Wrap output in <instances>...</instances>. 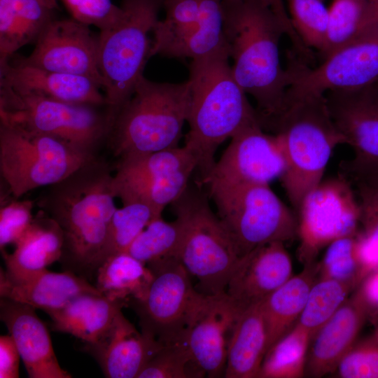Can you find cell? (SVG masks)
Returning <instances> with one entry per match:
<instances>
[{
  "label": "cell",
  "mask_w": 378,
  "mask_h": 378,
  "mask_svg": "<svg viewBox=\"0 0 378 378\" xmlns=\"http://www.w3.org/2000/svg\"><path fill=\"white\" fill-rule=\"evenodd\" d=\"M224 35L233 76L256 102L259 122L281 108L289 85L279 44L288 34L301 52L306 47L293 29L282 3L269 0L223 1Z\"/></svg>",
  "instance_id": "1"
},
{
  "label": "cell",
  "mask_w": 378,
  "mask_h": 378,
  "mask_svg": "<svg viewBox=\"0 0 378 378\" xmlns=\"http://www.w3.org/2000/svg\"><path fill=\"white\" fill-rule=\"evenodd\" d=\"M113 178L110 165L97 156L48 186L37 201L62 229V267L89 281L102 262L117 209Z\"/></svg>",
  "instance_id": "2"
},
{
  "label": "cell",
  "mask_w": 378,
  "mask_h": 378,
  "mask_svg": "<svg viewBox=\"0 0 378 378\" xmlns=\"http://www.w3.org/2000/svg\"><path fill=\"white\" fill-rule=\"evenodd\" d=\"M190 104L185 146L198 160L201 184L214 167L218 146L258 122L255 108L235 80L227 45L195 59L189 66Z\"/></svg>",
  "instance_id": "3"
},
{
  "label": "cell",
  "mask_w": 378,
  "mask_h": 378,
  "mask_svg": "<svg viewBox=\"0 0 378 378\" xmlns=\"http://www.w3.org/2000/svg\"><path fill=\"white\" fill-rule=\"evenodd\" d=\"M279 139L286 162L280 178L297 211L304 197L323 179L334 149L345 144L324 95L285 99L281 109L260 124Z\"/></svg>",
  "instance_id": "4"
},
{
  "label": "cell",
  "mask_w": 378,
  "mask_h": 378,
  "mask_svg": "<svg viewBox=\"0 0 378 378\" xmlns=\"http://www.w3.org/2000/svg\"><path fill=\"white\" fill-rule=\"evenodd\" d=\"M190 104L188 80L160 83L142 76L120 108L108 140L119 158L178 146Z\"/></svg>",
  "instance_id": "5"
},
{
  "label": "cell",
  "mask_w": 378,
  "mask_h": 378,
  "mask_svg": "<svg viewBox=\"0 0 378 378\" xmlns=\"http://www.w3.org/2000/svg\"><path fill=\"white\" fill-rule=\"evenodd\" d=\"M171 206L183 227L179 260L190 276L195 278L197 290L208 295L225 292L240 256L206 196L198 184L188 186Z\"/></svg>",
  "instance_id": "6"
},
{
  "label": "cell",
  "mask_w": 378,
  "mask_h": 378,
  "mask_svg": "<svg viewBox=\"0 0 378 378\" xmlns=\"http://www.w3.org/2000/svg\"><path fill=\"white\" fill-rule=\"evenodd\" d=\"M117 114L107 105L63 102L0 87V121L46 134L97 156Z\"/></svg>",
  "instance_id": "7"
},
{
  "label": "cell",
  "mask_w": 378,
  "mask_h": 378,
  "mask_svg": "<svg viewBox=\"0 0 378 378\" xmlns=\"http://www.w3.org/2000/svg\"><path fill=\"white\" fill-rule=\"evenodd\" d=\"M123 14L98 35V66L106 104L118 114L144 76L150 57L149 33L158 21L163 0H122Z\"/></svg>",
  "instance_id": "8"
},
{
  "label": "cell",
  "mask_w": 378,
  "mask_h": 378,
  "mask_svg": "<svg viewBox=\"0 0 378 378\" xmlns=\"http://www.w3.org/2000/svg\"><path fill=\"white\" fill-rule=\"evenodd\" d=\"M96 157L55 137L0 121V174L13 198L53 185Z\"/></svg>",
  "instance_id": "9"
},
{
  "label": "cell",
  "mask_w": 378,
  "mask_h": 378,
  "mask_svg": "<svg viewBox=\"0 0 378 378\" xmlns=\"http://www.w3.org/2000/svg\"><path fill=\"white\" fill-rule=\"evenodd\" d=\"M209 192L240 258L260 246L297 237V217L270 185L214 188Z\"/></svg>",
  "instance_id": "10"
},
{
  "label": "cell",
  "mask_w": 378,
  "mask_h": 378,
  "mask_svg": "<svg viewBox=\"0 0 378 378\" xmlns=\"http://www.w3.org/2000/svg\"><path fill=\"white\" fill-rule=\"evenodd\" d=\"M148 268L153 278L147 291L141 298L129 302L141 330L163 345L183 342L204 295L193 286L179 260Z\"/></svg>",
  "instance_id": "11"
},
{
  "label": "cell",
  "mask_w": 378,
  "mask_h": 378,
  "mask_svg": "<svg viewBox=\"0 0 378 378\" xmlns=\"http://www.w3.org/2000/svg\"><path fill=\"white\" fill-rule=\"evenodd\" d=\"M297 213L298 255L304 265L332 241L359 232L358 197L341 176L323 179L304 197Z\"/></svg>",
  "instance_id": "12"
},
{
  "label": "cell",
  "mask_w": 378,
  "mask_h": 378,
  "mask_svg": "<svg viewBox=\"0 0 378 378\" xmlns=\"http://www.w3.org/2000/svg\"><path fill=\"white\" fill-rule=\"evenodd\" d=\"M150 57L195 59L226 46L222 0H163Z\"/></svg>",
  "instance_id": "13"
},
{
  "label": "cell",
  "mask_w": 378,
  "mask_h": 378,
  "mask_svg": "<svg viewBox=\"0 0 378 378\" xmlns=\"http://www.w3.org/2000/svg\"><path fill=\"white\" fill-rule=\"evenodd\" d=\"M198 160L185 145L118 159L113 175L115 197L140 202L162 212L182 191L181 172L196 170Z\"/></svg>",
  "instance_id": "14"
},
{
  "label": "cell",
  "mask_w": 378,
  "mask_h": 378,
  "mask_svg": "<svg viewBox=\"0 0 378 378\" xmlns=\"http://www.w3.org/2000/svg\"><path fill=\"white\" fill-rule=\"evenodd\" d=\"M291 59L287 67L289 85L285 99L359 88L378 80V33L362 35L313 69L302 59Z\"/></svg>",
  "instance_id": "15"
},
{
  "label": "cell",
  "mask_w": 378,
  "mask_h": 378,
  "mask_svg": "<svg viewBox=\"0 0 378 378\" xmlns=\"http://www.w3.org/2000/svg\"><path fill=\"white\" fill-rule=\"evenodd\" d=\"M286 162L278 138L259 122L230 138L227 147L202 182L208 188L244 185H270L281 178Z\"/></svg>",
  "instance_id": "16"
},
{
  "label": "cell",
  "mask_w": 378,
  "mask_h": 378,
  "mask_svg": "<svg viewBox=\"0 0 378 378\" xmlns=\"http://www.w3.org/2000/svg\"><path fill=\"white\" fill-rule=\"evenodd\" d=\"M330 116L354 152L347 167L355 180L378 171V80L324 94Z\"/></svg>",
  "instance_id": "17"
},
{
  "label": "cell",
  "mask_w": 378,
  "mask_h": 378,
  "mask_svg": "<svg viewBox=\"0 0 378 378\" xmlns=\"http://www.w3.org/2000/svg\"><path fill=\"white\" fill-rule=\"evenodd\" d=\"M98 36L76 20L53 19L42 31L31 54L13 62L92 79L103 90L98 66Z\"/></svg>",
  "instance_id": "18"
},
{
  "label": "cell",
  "mask_w": 378,
  "mask_h": 378,
  "mask_svg": "<svg viewBox=\"0 0 378 378\" xmlns=\"http://www.w3.org/2000/svg\"><path fill=\"white\" fill-rule=\"evenodd\" d=\"M243 311L225 292L204 295L183 343L205 376L224 375L230 337Z\"/></svg>",
  "instance_id": "19"
},
{
  "label": "cell",
  "mask_w": 378,
  "mask_h": 378,
  "mask_svg": "<svg viewBox=\"0 0 378 378\" xmlns=\"http://www.w3.org/2000/svg\"><path fill=\"white\" fill-rule=\"evenodd\" d=\"M292 276V260L285 243L271 242L239 258L225 293L244 310L262 302Z\"/></svg>",
  "instance_id": "20"
},
{
  "label": "cell",
  "mask_w": 378,
  "mask_h": 378,
  "mask_svg": "<svg viewBox=\"0 0 378 378\" xmlns=\"http://www.w3.org/2000/svg\"><path fill=\"white\" fill-rule=\"evenodd\" d=\"M370 315L369 305L358 286L311 340L305 374L321 377L335 372L341 359L358 340Z\"/></svg>",
  "instance_id": "21"
},
{
  "label": "cell",
  "mask_w": 378,
  "mask_h": 378,
  "mask_svg": "<svg viewBox=\"0 0 378 378\" xmlns=\"http://www.w3.org/2000/svg\"><path fill=\"white\" fill-rule=\"evenodd\" d=\"M162 346L138 331L120 311L100 338L93 343H85L83 349L95 358L106 377L138 378Z\"/></svg>",
  "instance_id": "22"
},
{
  "label": "cell",
  "mask_w": 378,
  "mask_h": 378,
  "mask_svg": "<svg viewBox=\"0 0 378 378\" xmlns=\"http://www.w3.org/2000/svg\"><path fill=\"white\" fill-rule=\"evenodd\" d=\"M27 304L1 298L0 318L13 337L31 378H71L55 354L49 331Z\"/></svg>",
  "instance_id": "23"
},
{
  "label": "cell",
  "mask_w": 378,
  "mask_h": 378,
  "mask_svg": "<svg viewBox=\"0 0 378 378\" xmlns=\"http://www.w3.org/2000/svg\"><path fill=\"white\" fill-rule=\"evenodd\" d=\"M0 87L63 102L106 105L101 85L91 78L10 60L0 64Z\"/></svg>",
  "instance_id": "24"
},
{
  "label": "cell",
  "mask_w": 378,
  "mask_h": 378,
  "mask_svg": "<svg viewBox=\"0 0 378 378\" xmlns=\"http://www.w3.org/2000/svg\"><path fill=\"white\" fill-rule=\"evenodd\" d=\"M100 293L85 278L71 271L54 272L47 269L14 281L1 269L0 296L27 304L46 313L59 309L83 293Z\"/></svg>",
  "instance_id": "25"
},
{
  "label": "cell",
  "mask_w": 378,
  "mask_h": 378,
  "mask_svg": "<svg viewBox=\"0 0 378 378\" xmlns=\"http://www.w3.org/2000/svg\"><path fill=\"white\" fill-rule=\"evenodd\" d=\"M10 253L1 251L5 276L11 280L26 279L59 261L62 252L63 234L57 223L42 209L16 241Z\"/></svg>",
  "instance_id": "26"
},
{
  "label": "cell",
  "mask_w": 378,
  "mask_h": 378,
  "mask_svg": "<svg viewBox=\"0 0 378 378\" xmlns=\"http://www.w3.org/2000/svg\"><path fill=\"white\" fill-rule=\"evenodd\" d=\"M59 8L57 0H0V64L35 43Z\"/></svg>",
  "instance_id": "27"
},
{
  "label": "cell",
  "mask_w": 378,
  "mask_h": 378,
  "mask_svg": "<svg viewBox=\"0 0 378 378\" xmlns=\"http://www.w3.org/2000/svg\"><path fill=\"white\" fill-rule=\"evenodd\" d=\"M126 302L100 293H83L62 307L49 312L52 330L70 334L84 343L98 340Z\"/></svg>",
  "instance_id": "28"
},
{
  "label": "cell",
  "mask_w": 378,
  "mask_h": 378,
  "mask_svg": "<svg viewBox=\"0 0 378 378\" xmlns=\"http://www.w3.org/2000/svg\"><path fill=\"white\" fill-rule=\"evenodd\" d=\"M262 302L244 309L230 337L224 377L258 378L266 353Z\"/></svg>",
  "instance_id": "29"
},
{
  "label": "cell",
  "mask_w": 378,
  "mask_h": 378,
  "mask_svg": "<svg viewBox=\"0 0 378 378\" xmlns=\"http://www.w3.org/2000/svg\"><path fill=\"white\" fill-rule=\"evenodd\" d=\"M317 278V262L306 264L300 273L293 275L262 302L267 332L266 352L297 323Z\"/></svg>",
  "instance_id": "30"
},
{
  "label": "cell",
  "mask_w": 378,
  "mask_h": 378,
  "mask_svg": "<svg viewBox=\"0 0 378 378\" xmlns=\"http://www.w3.org/2000/svg\"><path fill=\"white\" fill-rule=\"evenodd\" d=\"M95 287L104 296L121 300L141 298L153 278L152 271L127 252L108 257L97 269Z\"/></svg>",
  "instance_id": "31"
},
{
  "label": "cell",
  "mask_w": 378,
  "mask_h": 378,
  "mask_svg": "<svg viewBox=\"0 0 378 378\" xmlns=\"http://www.w3.org/2000/svg\"><path fill=\"white\" fill-rule=\"evenodd\" d=\"M183 234L182 225L176 218L169 222L160 216L144 228L127 252L147 267L179 260Z\"/></svg>",
  "instance_id": "32"
},
{
  "label": "cell",
  "mask_w": 378,
  "mask_h": 378,
  "mask_svg": "<svg viewBox=\"0 0 378 378\" xmlns=\"http://www.w3.org/2000/svg\"><path fill=\"white\" fill-rule=\"evenodd\" d=\"M309 333L295 326L266 352L258 378H300L305 374Z\"/></svg>",
  "instance_id": "33"
},
{
  "label": "cell",
  "mask_w": 378,
  "mask_h": 378,
  "mask_svg": "<svg viewBox=\"0 0 378 378\" xmlns=\"http://www.w3.org/2000/svg\"><path fill=\"white\" fill-rule=\"evenodd\" d=\"M356 288L349 283L318 276L297 323L309 333L312 340Z\"/></svg>",
  "instance_id": "34"
},
{
  "label": "cell",
  "mask_w": 378,
  "mask_h": 378,
  "mask_svg": "<svg viewBox=\"0 0 378 378\" xmlns=\"http://www.w3.org/2000/svg\"><path fill=\"white\" fill-rule=\"evenodd\" d=\"M160 216L161 213L140 202L122 204L121 208H117L112 217L101 264L110 255L127 252L144 228Z\"/></svg>",
  "instance_id": "35"
},
{
  "label": "cell",
  "mask_w": 378,
  "mask_h": 378,
  "mask_svg": "<svg viewBox=\"0 0 378 378\" xmlns=\"http://www.w3.org/2000/svg\"><path fill=\"white\" fill-rule=\"evenodd\" d=\"M364 13V0H333L328 8L325 44L319 52L322 61L361 36Z\"/></svg>",
  "instance_id": "36"
},
{
  "label": "cell",
  "mask_w": 378,
  "mask_h": 378,
  "mask_svg": "<svg viewBox=\"0 0 378 378\" xmlns=\"http://www.w3.org/2000/svg\"><path fill=\"white\" fill-rule=\"evenodd\" d=\"M357 234L340 238L326 247L322 260L317 262L318 277L331 278L358 288L368 274L358 256Z\"/></svg>",
  "instance_id": "37"
},
{
  "label": "cell",
  "mask_w": 378,
  "mask_h": 378,
  "mask_svg": "<svg viewBox=\"0 0 378 378\" xmlns=\"http://www.w3.org/2000/svg\"><path fill=\"white\" fill-rule=\"evenodd\" d=\"M293 29L306 48L322 50L328 24V8L323 0H287Z\"/></svg>",
  "instance_id": "38"
},
{
  "label": "cell",
  "mask_w": 378,
  "mask_h": 378,
  "mask_svg": "<svg viewBox=\"0 0 378 378\" xmlns=\"http://www.w3.org/2000/svg\"><path fill=\"white\" fill-rule=\"evenodd\" d=\"M183 342L162 346L148 361L138 378L203 377Z\"/></svg>",
  "instance_id": "39"
},
{
  "label": "cell",
  "mask_w": 378,
  "mask_h": 378,
  "mask_svg": "<svg viewBox=\"0 0 378 378\" xmlns=\"http://www.w3.org/2000/svg\"><path fill=\"white\" fill-rule=\"evenodd\" d=\"M335 371L342 378H378V330L357 340Z\"/></svg>",
  "instance_id": "40"
},
{
  "label": "cell",
  "mask_w": 378,
  "mask_h": 378,
  "mask_svg": "<svg viewBox=\"0 0 378 378\" xmlns=\"http://www.w3.org/2000/svg\"><path fill=\"white\" fill-rule=\"evenodd\" d=\"M72 18L104 32L112 28L123 14L111 0H62Z\"/></svg>",
  "instance_id": "41"
},
{
  "label": "cell",
  "mask_w": 378,
  "mask_h": 378,
  "mask_svg": "<svg viewBox=\"0 0 378 378\" xmlns=\"http://www.w3.org/2000/svg\"><path fill=\"white\" fill-rule=\"evenodd\" d=\"M34 201L31 200L1 202L0 209V249L15 244L31 224Z\"/></svg>",
  "instance_id": "42"
},
{
  "label": "cell",
  "mask_w": 378,
  "mask_h": 378,
  "mask_svg": "<svg viewBox=\"0 0 378 378\" xmlns=\"http://www.w3.org/2000/svg\"><path fill=\"white\" fill-rule=\"evenodd\" d=\"M20 354L10 334L0 337V378L19 377Z\"/></svg>",
  "instance_id": "43"
},
{
  "label": "cell",
  "mask_w": 378,
  "mask_h": 378,
  "mask_svg": "<svg viewBox=\"0 0 378 378\" xmlns=\"http://www.w3.org/2000/svg\"><path fill=\"white\" fill-rule=\"evenodd\" d=\"M358 287L369 305L371 314H378V270L370 272Z\"/></svg>",
  "instance_id": "44"
},
{
  "label": "cell",
  "mask_w": 378,
  "mask_h": 378,
  "mask_svg": "<svg viewBox=\"0 0 378 378\" xmlns=\"http://www.w3.org/2000/svg\"><path fill=\"white\" fill-rule=\"evenodd\" d=\"M364 2L365 13L361 36L368 33H378V0H364Z\"/></svg>",
  "instance_id": "45"
},
{
  "label": "cell",
  "mask_w": 378,
  "mask_h": 378,
  "mask_svg": "<svg viewBox=\"0 0 378 378\" xmlns=\"http://www.w3.org/2000/svg\"><path fill=\"white\" fill-rule=\"evenodd\" d=\"M360 180H365L370 183L378 185V171L372 174V175L369 176L368 177L363 179H360Z\"/></svg>",
  "instance_id": "46"
},
{
  "label": "cell",
  "mask_w": 378,
  "mask_h": 378,
  "mask_svg": "<svg viewBox=\"0 0 378 378\" xmlns=\"http://www.w3.org/2000/svg\"><path fill=\"white\" fill-rule=\"evenodd\" d=\"M272 3H280L281 2V0H269Z\"/></svg>",
  "instance_id": "47"
},
{
  "label": "cell",
  "mask_w": 378,
  "mask_h": 378,
  "mask_svg": "<svg viewBox=\"0 0 378 378\" xmlns=\"http://www.w3.org/2000/svg\"><path fill=\"white\" fill-rule=\"evenodd\" d=\"M376 330H378V326H377V328H376Z\"/></svg>",
  "instance_id": "48"
},
{
  "label": "cell",
  "mask_w": 378,
  "mask_h": 378,
  "mask_svg": "<svg viewBox=\"0 0 378 378\" xmlns=\"http://www.w3.org/2000/svg\"><path fill=\"white\" fill-rule=\"evenodd\" d=\"M223 1H225V0H223Z\"/></svg>",
  "instance_id": "49"
}]
</instances>
